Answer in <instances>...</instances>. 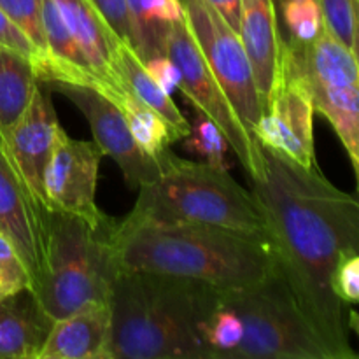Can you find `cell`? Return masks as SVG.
<instances>
[{
	"instance_id": "1",
	"label": "cell",
	"mask_w": 359,
	"mask_h": 359,
	"mask_svg": "<svg viewBox=\"0 0 359 359\" xmlns=\"http://www.w3.org/2000/svg\"><path fill=\"white\" fill-rule=\"evenodd\" d=\"M263 172L251 181L269 228L277 269L337 359H358L344 304L332 287L344 255L359 252V203L318 167L305 168L262 147Z\"/></svg>"
},
{
	"instance_id": "2",
	"label": "cell",
	"mask_w": 359,
	"mask_h": 359,
	"mask_svg": "<svg viewBox=\"0 0 359 359\" xmlns=\"http://www.w3.org/2000/svg\"><path fill=\"white\" fill-rule=\"evenodd\" d=\"M221 290L184 277L118 270L109 359H212L207 326Z\"/></svg>"
},
{
	"instance_id": "3",
	"label": "cell",
	"mask_w": 359,
	"mask_h": 359,
	"mask_svg": "<svg viewBox=\"0 0 359 359\" xmlns=\"http://www.w3.org/2000/svg\"><path fill=\"white\" fill-rule=\"evenodd\" d=\"M118 270L167 273L238 290L276 270L270 242L209 224L116 221L111 235Z\"/></svg>"
},
{
	"instance_id": "4",
	"label": "cell",
	"mask_w": 359,
	"mask_h": 359,
	"mask_svg": "<svg viewBox=\"0 0 359 359\" xmlns=\"http://www.w3.org/2000/svg\"><path fill=\"white\" fill-rule=\"evenodd\" d=\"M125 224H209L269 241L258 200L238 184L228 168L188 161L172 153L160 177L140 186Z\"/></svg>"
},
{
	"instance_id": "5",
	"label": "cell",
	"mask_w": 359,
	"mask_h": 359,
	"mask_svg": "<svg viewBox=\"0 0 359 359\" xmlns=\"http://www.w3.org/2000/svg\"><path fill=\"white\" fill-rule=\"evenodd\" d=\"M116 221L91 226L70 214L51 212L46 277L35 297L53 319L93 304H109L116 263L111 235Z\"/></svg>"
},
{
	"instance_id": "6",
	"label": "cell",
	"mask_w": 359,
	"mask_h": 359,
	"mask_svg": "<svg viewBox=\"0 0 359 359\" xmlns=\"http://www.w3.org/2000/svg\"><path fill=\"white\" fill-rule=\"evenodd\" d=\"M221 302L242 323L230 359H337L277 266L252 286L221 290Z\"/></svg>"
},
{
	"instance_id": "7",
	"label": "cell",
	"mask_w": 359,
	"mask_h": 359,
	"mask_svg": "<svg viewBox=\"0 0 359 359\" xmlns=\"http://www.w3.org/2000/svg\"><path fill=\"white\" fill-rule=\"evenodd\" d=\"M167 56L179 70V90L193 104L196 112L209 118L219 128L228 146L238 158L249 179L263 172L262 146L245 132L235 114L223 88L207 65L186 16L172 23L167 37Z\"/></svg>"
},
{
	"instance_id": "8",
	"label": "cell",
	"mask_w": 359,
	"mask_h": 359,
	"mask_svg": "<svg viewBox=\"0 0 359 359\" xmlns=\"http://www.w3.org/2000/svg\"><path fill=\"white\" fill-rule=\"evenodd\" d=\"M181 2L189 30L207 65L223 88L245 132L255 139V130L263 114V107L241 35L205 0Z\"/></svg>"
},
{
	"instance_id": "9",
	"label": "cell",
	"mask_w": 359,
	"mask_h": 359,
	"mask_svg": "<svg viewBox=\"0 0 359 359\" xmlns=\"http://www.w3.org/2000/svg\"><path fill=\"white\" fill-rule=\"evenodd\" d=\"M41 84L48 91L69 98L83 112L93 133V142L104 156H111L118 163L130 188H140L160 177L172 151L168 149L161 156L144 153L133 140L121 109L100 88L67 81H44Z\"/></svg>"
},
{
	"instance_id": "10",
	"label": "cell",
	"mask_w": 359,
	"mask_h": 359,
	"mask_svg": "<svg viewBox=\"0 0 359 359\" xmlns=\"http://www.w3.org/2000/svg\"><path fill=\"white\" fill-rule=\"evenodd\" d=\"M104 158L90 140L72 139L56 128L51 156L44 170V198L49 212L70 214L102 228L112 221L97 205L98 167Z\"/></svg>"
},
{
	"instance_id": "11",
	"label": "cell",
	"mask_w": 359,
	"mask_h": 359,
	"mask_svg": "<svg viewBox=\"0 0 359 359\" xmlns=\"http://www.w3.org/2000/svg\"><path fill=\"white\" fill-rule=\"evenodd\" d=\"M284 49V48H283ZM256 142L305 168L316 167L314 104L304 77L280 56V70L255 130Z\"/></svg>"
},
{
	"instance_id": "12",
	"label": "cell",
	"mask_w": 359,
	"mask_h": 359,
	"mask_svg": "<svg viewBox=\"0 0 359 359\" xmlns=\"http://www.w3.org/2000/svg\"><path fill=\"white\" fill-rule=\"evenodd\" d=\"M49 219L51 212L32 196L0 142V233L9 238L27 266L34 293L46 277Z\"/></svg>"
},
{
	"instance_id": "13",
	"label": "cell",
	"mask_w": 359,
	"mask_h": 359,
	"mask_svg": "<svg viewBox=\"0 0 359 359\" xmlns=\"http://www.w3.org/2000/svg\"><path fill=\"white\" fill-rule=\"evenodd\" d=\"M60 126L55 107L42 84L35 88L27 111L6 137V151L13 160L18 174L41 207H46L44 170ZM49 212V210H48Z\"/></svg>"
},
{
	"instance_id": "14",
	"label": "cell",
	"mask_w": 359,
	"mask_h": 359,
	"mask_svg": "<svg viewBox=\"0 0 359 359\" xmlns=\"http://www.w3.org/2000/svg\"><path fill=\"white\" fill-rule=\"evenodd\" d=\"M72 35L74 42L83 53L91 74L97 77L100 90L116 100L125 88L118 74V46L119 39L104 20L91 0H53Z\"/></svg>"
},
{
	"instance_id": "15",
	"label": "cell",
	"mask_w": 359,
	"mask_h": 359,
	"mask_svg": "<svg viewBox=\"0 0 359 359\" xmlns=\"http://www.w3.org/2000/svg\"><path fill=\"white\" fill-rule=\"evenodd\" d=\"M238 35L251 62L262 107L265 111L279 76L284 48L276 0H242Z\"/></svg>"
},
{
	"instance_id": "16",
	"label": "cell",
	"mask_w": 359,
	"mask_h": 359,
	"mask_svg": "<svg viewBox=\"0 0 359 359\" xmlns=\"http://www.w3.org/2000/svg\"><path fill=\"white\" fill-rule=\"evenodd\" d=\"M111 307L93 304L55 319L39 359H109Z\"/></svg>"
},
{
	"instance_id": "17",
	"label": "cell",
	"mask_w": 359,
	"mask_h": 359,
	"mask_svg": "<svg viewBox=\"0 0 359 359\" xmlns=\"http://www.w3.org/2000/svg\"><path fill=\"white\" fill-rule=\"evenodd\" d=\"M53 323L32 290L0 298V359H39Z\"/></svg>"
},
{
	"instance_id": "18",
	"label": "cell",
	"mask_w": 359,
	"mask_h": 359,
	"mask_svg": "<svg viewBox=\"0 0 359 359\" xmlns=\"http://www.w3.org/2000/svg\"><path fill=\"white\" fill-rule=\"evenodd\" d=\"M133 49L140 62L167 55L172 23L184 18L181 0H126Z\"/></svg>"
},
{
	"instance_id": "19",
	"label": "cell",
	"mask_w": 359,
	"mask_h": 359,
	"mask_svg": "<svg viewBox=\"0 0 359 359\" xmlns=\"http://www.w3.org/2000/svg\"><path fill=\"white\" fill-rule=\"evenodd\" d=\"M118 74L121 83L139 98L142 104L153 109L154 112L161 116L167 126L170 128L174 140H182L189 133L191 123L182 116L175 102L168 93H165L163 88L149 76L144 63L140 62L139 56L133 53L125 42H119L118 46Z\"/></svg>"
},
{
	"instance_id": "20",
	"label": "cell",
	"mask_w": 359,
	"mask_h": 359,
	"mask_svg": "<svg viewBox=\"0 0 359 359\" xmlns=\"http://www.w3.org/2000/svg\"><path fill=\"white\" fill-rule=\"evenodd\" d=\"M305 81V79H304ZM314 112L325 116L349 154L354 174H359V86H325L307 83Z\"/></svg>"
},
{
	"instance_id": "21",
	"label": "cell",
	"mask_w": 359,
	"mask_h": 359,
	"mask_svg": "<svg viewBox=\"0 0 359 359\" xmlns=\"http://www.w3.org/2000/svg\"><path fill=\"white\" fill-rule=\"evenodd\" d=\"M39 86L35 63L21 53L0 46V135L7 133L27 111Z\"/></svg>"
},
{
	"instance_id": "22",
	"label": "cell",
	"mask_w": 359,
	"mask_h": 359,
	"mask_svg": "<svg viewBox=\"0 0 359 359\" xmlns=\"http://www.w3.org/2000/svg\"><path fill=\"white\" fill-rule=\"evenodd\" d=\"M114 104L125 114L130 133L144 153L149 156H161L170 149V144L175 140L167 123L158 112L142 104L128 88L125 86L119 91Z\"/></svg>"
},
{
	"instance_id": "23",
	"label": "cell",
	"mask_w": 359,
	"mask_h": 359,
	"mask_svg": "<svg viewBox=\"0 0 359 359\" xmlns=\"http://www.w3.org/2000/svg\"><path fill=\"white\" fill-rule=\"evenodd\" d=\"M277 13L283 16L284 28L287 32L283 37L286 41L307 44L314 41L325 28L318 0H286Z\"/></svg>"
},
{
	"instance_id": "24",
	"label": "cell",
	"mask_w": 359,
	"mask_h": 359,
	"mask_svg": "<svg viewBox=\"0 0 359 359\" xmlns=\"http://www.w3.org/2000/svg\"><path fill=\"white\" fill-rule=\"evenodd\" d=\"M182 140H184L186 151L200 156L205 163L228 168L226 154L230 146L219 128L203 114L196 112L189 133Z\"/></svg>"
},
{
	"instance_id": "25",
	"label": "cell",
	"mask_w": 359,
	"mask_h": 359,
	"mask_svg": "<svg viewBox=\"0 0 359 359\" xmlns=\"http://www.w3.org/2000/svg\"><path fill=\"white\" fill-rule=\"evenodd\" d=\"M0 9L34 44L39 55L35 70L39 72L48 60L44 23H42V0H0Z\"/></svg>"
},
{
	"instance_id": "26",
	"label": "cell",
	"mask_w": 359,
	"mask_h": 359,
	"mask_svg": "<svg viewBox=\"0 0 359 359\" xmlns=\"http://www.w3.org/2000/svg\"><path fill=\"white\" fill-rule=\"evenodd\" d=\"M323 25L328 34L339 39L351 51L358 53V4L359 0H318Z\"/></svg>"
},
{
	"instance_id": "27",
	"label": "cell",
	"mask_w": 359,
	"mask_h": 359,
	"mask_svg": "<svg viewBox=\"0 0 359 359\" xmlns=\"http://www.w3.org/2000/svg\"><path fill=\"white\" fill-rule=\"evenodd\" d=\"M23 290H32L27 266L9 238L0 233V298L13 297Z\"/></svg>"
},
{
	"instance_id": "28",
	"label": "cell",
	"mask_w": 359,
	"mask_h": 359,
	"mask_svg": "<svg viewBox=\"0 0 359 359\" xmlns=\"http://www.w3.org/2000/svg\"><path fill=\"white\" fill-rule=\"evenodd\" d=\"M332 287L344 305L359 302V252L344 255L337 263L332 277Z\"/></svg>"
},
{
	"instance_id": "29",
	"label": "cell",
	"mask_w": 359,
	"mask_h": 359,
	"mask_svg": "<svg viewBox=\"0 0 359 359\" xmlns=\"http://www.w3.org/2000/svg\"><path fill=\"white\" fill-rule=\"evenodd\" d=\"M97 7L98 13L104 16L116 37L125 44H132V34H130V16L126 0H91Z\"/></svg>"
},
{
	"instance_id": "30",
	"label": "cell",
	"mask_w": 359,
	"mask_h": 359,
	"mask_svg": "<svg viewBox=\"0 0 359 359\" xmlns=\"http://www.w3.org/2000/svg\"><path fill=\"white\" fill-rule=\"evenodd\" d=\"M0 46L13 49V51L16 53H21V55L30 58L32 62L37 65L39 55L37 51H35L34 44H32V42L28 41L27 35L7 18V14L4 13L2 9H0Z\"/></svg>"
},
{
	"instance_id": "31",
	"label": "cell",
	"mask_w": 359,
	"mask_h": 359,
	"mask_svg": "<svg viewBox=\"0 0 359 359\" xmlns=\"http://www.w3.org/2000/svg\"><path fill=\"white\" fill-rule=\"evenodd\" d=\"M144 67L149 76L163 88L165 93L172 95L175 90H179V70L167 55L146 60Z\"/></svg>"
},
{
	"instance_id": "32",
	"label": "cell",
	"mask_w": 359,
	"mask_h": 359,
	"mask_svg": "<svg viewBox=\"0 0 359 359\" xmlns=\"http://www.w3.org/2000/svg\"><path fill=\"white\" fill-rule=\"evenodd\" d=\"M205 2L238 34L242 0H205Z\"/></svg>"
},
{
	"instance_id": "33",
	"label": "cell",
	"mask_w": 359,
	"mask_h": 359,
	"mask_svg": "<svg viewBox=\"0 0 359 359\" xmlns=\"http://www.w3.org/2000/svg\"><path fill=\"white\" fill-rule=\"evenodd\" d=\"M284 2H286V0H276V7H277V11H279V7L283 6Z\"/></svg>"
},
{
	"instance_id": "34",
	"label": "cell",
	"mask_w": 359,
	"mask_h": 359,
	"mask_svg": "<svg viewBox=\"0 0 359 359\" xmlns=\"http://www.w3.org/2000/svg\"><path fill=\"white\" fill-rule=\"evenodd\" d=\"M0 142H2V144H4V139H2V135H0ZM4 146H6V144H4Z\"/></svg>"
}]
</instances>
